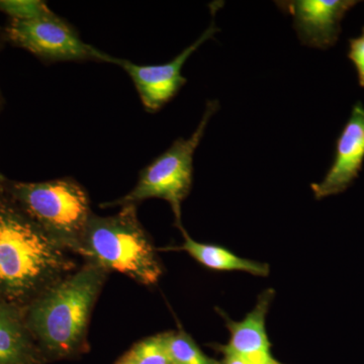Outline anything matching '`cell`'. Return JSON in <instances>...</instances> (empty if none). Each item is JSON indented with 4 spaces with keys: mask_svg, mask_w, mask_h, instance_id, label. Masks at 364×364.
Here are the masks:
<instances>
[{
    "mask_svg": "<svg viewBox=\"0 0 364 364\" xmlns=\"http://www.w3.org/2000/svg\"><path fill=\"white\" fill-rule=\"evenodd\" d=\"M218 31L219 30L215 26V18H213L212 23L207 31L168 63L160 65H138L129 60L112 56L109 63L122 67L128 73L135 85L146 111L156 112L168 104L181 90L182 86L188 82L181 74L182 67L191 54L203 43L212 39Z\"/></svg>",
    "mask_w": 364,
    "mask_h": 364,
    "instance_id": "7",
    "label": "cell"
},
{
    "mask_svg": "<svg viewBox=\"0 0 364 364\" xmlns=\"http://www.w3.org/2000/svg\"><path fill=\"white\" fill-rule=\"evenodd\" d=\"M184 241L176 250L186 251L203 267L219 272H245L256 277H267L269 267L267 263L245 259L228 249L212 244L200 243L191 238L186 230H181Z\"/></svg>",
    "mask_w": 364,
    "mask_h": 364,
    "instance_id": "12",
    "label": "cell"
},
{
    "mask_svg": "<svg viewBox=\"0 0 364 364\" xmlns=\"http://www.w3.org/2000/svg\"><path fill=\"white\" fill-rule=\"evenodd\" d=\"M117 364H128V363H127L126 361H124V359L122 358L121 361H119V363H117Z\"/></svg>",
    "mask_w": 364,
    "mask_h": 364,
    "instance_id": "19",
    "label": "cell"
},
{
    "mask_svg": "<svg viewBox=\"0 0 364 364\" xmlns=\"http://www.w3.org/2000/svg\"><path fill=\"white\" fill-rule=\"evenodd\" d=\"M2 105H4V98H2L1 91H0V111H1Z\"/></svg>",
    "mask_w": 364,
    "mask_h": 364,
    "instance_id": "18",
    "label": "cell"
},
{
    "mask_svg": "<svg viewBox=\"0 0 364 364\" xmlns=\"http://www.w3.org/2000/svg\"><path fill=\"white\" fill-rule=\"evenodd\" d=\"M70 251L21 213L0 188V304L30 305L75 269Z\"/></svg>",
    "mask_w": 364,
    "mask_h": 364,
    "instance_id": "1",
    "label": "cell"
},
{
    "mask_svg": "<svg viewBox=\"0 0 364 364\" xmlns=\"http://www.w3.org/2000/svg\"><path fill=\"white\" fill-rule=\"evenodd\" d=\"M347 57L358 72L359 85L364 88V26L363 33L359 37L349 40V51Z\"/></svg>",
    "mask_w": 364,
    "mask_h": 364,
    "instance_id": "16",
    "label": "cell"
},
{
    "mask_svg": "<svg viewBox=\"0 0 364 364\" xmlns=\"http://www.w3.org/2000/svg\"><path fill=\"white\" fill-rule=\"evenodd\" d=\"M123 359L128 364H171L164 333L139 342Z\"/></svg>",
    "mask_w": 364,
    "mask_h": 364,
    "instance_id": "14",
    "label": "cell"
},
{
    "mask_svg": "<svg viewBox=\"0 0 364 364\" xmlns=\"http://www.w3.org/2000/svg\"><path fill=\"white\" fill-rule=\"evenodd\" d=\"M274 291L267 289L258 299L255 308L240 322L225 317L231 338L219 346L224 355H239L264 364H280L273 358L265 320Z\"/></svg>",
    "mask_w": 364,
    "mask_h": 364,
    "instance_id": "10",
    "label": "cell"
},
{
    "mask_svg": "<svg viewBox=\"0 0 364 364\" xmlns=\"http://www.w3.org/2000/svg\"><path fill=\"white\" fill-rule=\"evenodd\" d=\"M219 107L218 100L208 102L195 133L188 139H177L168 150L141 171L139 181L130 193L116 202L104 203L102 208L136 205L149 198H161L169 203L176 226L181 231V205L193 186V155L205 135L208 121Z\"/></svg>",
    "mask_w": 364,
    "mask_h": 364,
    "instance_id": "5",
    "label": "cell"
},
{
    "mask_svg": "<svg viewBox=\"0 0 364 364\" xmlns=\"http://www.w3.org/2000/svg\"><path fill=\"white\" fill-rule=\"evenodd\" d=\"M0 11L18 21L36 20L54 14L46 2L37 0H0Z\"/></svg>",
    "mask_w": 364,
    "mask_h": 364,
    "instance_id": "15",
    "label": "cell"
},
{
    "mask_svg": "<svg viewBox=\"0 0 364 364\" xmlns=\"http://www.w3.org/2000/svg\"><path fill=\"white\" fill-rule=\"evenodd\" d=\"M171 364H222L208 358L186 332L164 333Z\"/></svg>",
    "mask_w": 364,
    "mask_h": 364,
    "instance_id": "13",
    "label": "cell"
},
{
    "mask_svg": "<svg viewBox=\"0 0 364 364\" xmlns=\"http://www.w3.org/2000/svg\"><path fill=\"white\" fill-rule=\"evenodd\" d=\"M364 162V107H352L350 117L336 141L335 157L324 179L311 186L317 200L339 195L358 178Z\"/></svg>",
    "mask_w": 364,
    "mask_h": 364,
    "instance_id": "9",
    "label": "cell"
},
{
    "mask_svg": "<svg viewBox=\"0 0 364 364\" xmlns=\"http://www.w3.org/2000/svg\"><path fill=\"white\" fill-rule=\"evenodd\" d=\"M76 254L146 286L156 284L162 275L161 263L134 205H124L111 217L91 215Z\"/></svg>",
    "mask_w": 364,
    "mask_h": 364,
    "instance_id": "3",
    "label": "cell"
},
{
    "mask_svg": "<svg viewBox=\"0 0 364 364\" xmlns=\"http://www.w3.org/2000/svg\"><path fill=\"white\" fill-rule=\"evenodd\" d=\"M39 361V350L26 325L23 309L0 304V364Z\"/></svg>",
    "mask_w": 364,
    "mask_h": 364,
    "instance_id": "11",
    "label": "cell"
},
{
    "mask_svg": "<svg viewBox=\"0 0 364 364\" xmlns=\"http://www.w3.org/2000/svg\"><path fill=\"white\" fill-rule=\"evenodd\" d=\"M0 188L21 213L72 253L91 215L90 200L77 181L65 178L44 182L9 181L0 173Z\"/></svg>",
    "mask_w": 364,
    "mask_h": 364,
    "instance_id": "4",
    "label": "cell"
},
{
    "mask_svg": "<svg viewBox=\"0 0 364 364\" xmlns=\"http://www.w3.org/2000/svg\"><path fill=\"white\" fill-rule=\"evenodd\" d=\"M4 32L11 44L45 61H111V55L86 44L55 14L36 20H11Z\"/></svg>",
    "mask_w": 364,
    "mask_h": 364,
    "instance_id": "6",
    "label": "cell"
},
{
    "mask_svg": "<svg viewBox=\"0 0 364 364\" xmlns=\"http://www.w3.org/2000/svg\"><path fill=\"white\" fill-rule=\"evenodd\" d=\"M107 272L87 261L26 306V325L45 351L65 358L80 350Z\"/></svg>",
    "mask_w": 364,
    "mask_h": 364,
    "instance_id": "2",
    "label": "cell"
},
{
    "mask_svg": "<svg viewBox=\"0 0 364 364\" xmlns=\"http://www.w3.org/2000/svg\"><path fill=\"white\" fill-rule=\"evenodd\" d=\"M358 4L355 0L277 1L284 13L293 16L301 43L322 50L336 44L345 14Z\"/></svg>",
    "mask_w": 364,
    "mask_h": 364,
    "instance_id": "8",
    "label": "cell"
},
{
    "mask_svg": "<svg viewBox=\"0 0 364 364\" xmlns=\"http://www.w3.org/2000/svg\"><path fill=\"white\" fill-rule=\"evenodd\" d=\"M222 364H264L239 355H224Z\"/></svg>",
    "mask_w": 364,
    "mask_h": 364,
    "instance_id": "17",
    "label": "cell"
}]
</instances>
